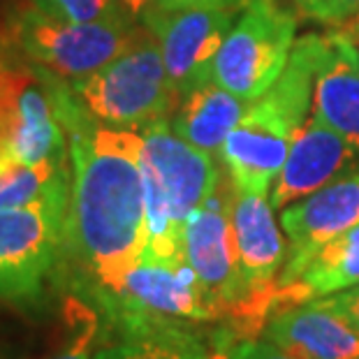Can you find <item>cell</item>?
I'll return each instance as SVG.
<instances>
[{
    "mask_svg": "<svg viewBox=\"0 0 359 359\" xmlns=\"http://www.w3.org/2000/svg\"><path fill=\"white\" fill-rule=\"evenodd\" d=\"M90 118L77 102L67 111L72 188L65 239L109 299L149 243L144 137L133 128L93 126Z\"/></svg>",
    "mask_w": 359,
    "mask_h": 359,
    "instance_id": "6da1fadb",
    "label": "cell"
},
{
    "mask_svg": "<svg viewBox=\"0 0 359 359\" xmlns=\"http://www.w3.org/2000/svg\"><path fill=\"white\" fill-rule=\"evenodd\" d=\"M74 95L90 116L116 128L147 126L177 107L163 49L147 26L133 30L116 58L74 81Z\"/></svg>",
    "mask_w": 359,
    "mask_h": 359,
    "instance_id": "7a4b0ae2",
    "label": "cell"
},
{
    "mask_svg": "<svg viewBox=\"0 0 359 359\" xmlns=\"http://www.w3.org/2000/svg\"><path fill=\"white\" fill-rule=\"evenodd\" d=\"M126 336L151 332H195L225 316L186 257L144 253L118 294L107 299Z\"/></svg>",
    "mask_w": 359,
    "mask_h": 359,
    "instance_id": "3957f363",
    "label": "cell"
},
{
    "mask_svg": "<svg viewBox=\"0 0 359 359\" xmlns=\"http://www.w3.org/2000/svg\"><path fill=\"white\" fill-rule=\"evenodd\" d=\"M297 19L278 0H250L227 33L211 79L246 102L273 86L294 47Z\"/></svg>",
    "mask_w": 359,
    "mask_h": 359,
    "instance_id": "277c9868",
    "label": "cell"
},
{
    "mask_svg": "<svg viewBox=\"0 0 359 359\" xmlns=\"http://www.w3.org/2000/svg\"><path fill=\"white\" fill-rule=\"evenodd\" d=\"M70 95L26 67L0 65V158L37 165L65 160Z\"/></svg>",
    "mask_w": 359,
    "mask_h": 359,
    "instance_id": "5b68a950",
    "label": "cell"
},
{
    "mask_svg": "<svg viewBox=\"0 0 359 359\" xmlns=\"http://www.w3.org/2000/svg\"><path fill=\"white\" fill-rule=\"evenodd\" d=\"M67 213L70 195L0 209V299L30 304L42 294L67 234Z\"/></svg>",
    "mask_w": 359,
    "mask_h": 359,
    "instance_id": "8992f818",
    "label": "cell"
},
{
    "mask_svg": "<svg viewBox=\"0 0 359 359\" xmlns=\"http://www.w3.org/2000/svg\"><path fill=\"white\" fill-rule=\"evenodd\" d=\"M133 21L70 24L24 10L14 19V40L44 72L79 81L114 60L133 37Z\"/></svg>",
    "mask_w": 359,
    "mask_h": 359,
    "instance_id": "52a82bcc",
    "label": "cell"
},
{
    "mask_svg": "<svg viewBox=\"0 0 359 359\" xmlns=\"http://www.w3.org/2000/svg\"><path fill=\"white\" fill-rule=\"evenodd\" d=\"M236 193L239 190L225 170L216 190L206 197L200 209L190 213L183 227L186 259L230 320L239 316L253 297L241 276L239 250H236L232 220Z\"/></svg>",
    "mask_w": 359,
    "mask_h": 359,
    "instance_id": "ba28073f",
    "label": "cell"
},
{
    "mask_svg": "<svg viewBox=\"0 0 359 359\" xmlns=\"http://www.w3.org/2000/svg\"><path fill=\"white\" fill-rule=\"evenodd\" d=\"M142 21L160 42L167 79L179 102L188 90L211 79L213 60L234 26V12L163 10L154 5Z\"/></svg>",
    "mask_w": 359,
    "mask_h": 359,
    "instance_id": "9c48e42d",
    "label": "cell"
},
{
    "mask_svg": "<svg viewBox=\"0 0 359 359\" xmlns=\"http://www.w3.org/2000/svg\"><path fill=\"white\" fill-rule=\"evenodd\" d=\"M280 225L290 239V259L276 285H290L327 241L359 225V172L334 179L304 200L285 206Z\"/></svg>",
    "mask_w": 359,
    "mask_h": 359,
    "instance_id": "30bf717a",
    "label": "cell"
},
{
    "mask_svg": "<svg viewBox=\"0 0 359 359\" xmlns=\"http://www.w3.org/2000/svg\"><path fill=\"white\" fill-rule=\"evenodd\" d=\"M140 133L144 137V160L156 172L174 223L183 232L190 213L216 190L223 170H218L209 151L193 147L174 133L170 121H151Z\"/></svg>",
    "mask_w": 359,
    "mask_h": 359,
    "instance_id": "8fae6325",
    "label": "cell"
},
{
    "mask_svg": "<svg viewBox=\"0 0 359 359\" xmlns=\"http://www.w3.org/2000/svg\"><path fill=\"white\" fill-rule=\"evenodd\" d=\"M353 144L323 118L311 114L299 135L294 137L285 165L271 186V206L283 211L285 206L325 188L341 172H346V167L353 163Z\"/></svg>",
    "mask_w": 359,
    "mask_h": 359,
    "instance_id": "7c38bea8",
    "label": "cell"
},
{
    "mask_svg": "<svg viewBox=\"0 0 359 359\" xmlns=\"http://www.w3.org/2000/svg\"><path fill=\"white\" fill-rule=\"evenodd\" d=\"M297 135L250 102L246 114L220 147L225 170L236 190L257 195L269 193Z\"/></svg>",
    "mask_w": 359,
    "mask_h": 359,
    "instance_id": "4fadbf2b",
    "label": "cell"
},
{
    "mask_svg": "<svg viewBox=\"0 0 359 359\" xmlns=\"http://www.w3.org/2000/svg\"><path fill=\"white\" fill-rule=\"evenodd\" d=\"M313 114L359 151V51L348 30L325 35L313 86Z\"/></svg>",
    "mask_w": 359,
    "mask_h": 359,
    "instance_id": "5bb4252c",
    "label": "cell"
},
{
    "mask_svg": "<svg viewBox=\"0 0 359 359\" xmlns=\"http://www.w3.org/2000/svg\"><path fill=\"white\" fill-rule=\"evenodd\" d=\"M264 336L297 359H359V334L311 302L278 311L264 327Z\"/></svg>",
    "mask_w": 359,
    "mask_h": 359,
    "instance_id": "9a60e30c",
    "label": "cell"
},
{
    "mask_svg": "<svg viewBox=\"0 0 359 359\" xmlns=\"http://www.w3.org/2000/svg\"><path fill=\"white\" fill-rule=\"evenodd\" d=\"M232 220L241 276L253 294L266 292L276 285V273L285 259V241L273 206L266 195L236 193Z\"/></svg>",
    "mask_w": 359,
    "mask_h": 359,
    "instance_id": "2e32d148",
    "label": "cell"
},
{
    "mask_svg": "<svg viewBox=\"0 0 359 359\" xmlns=\"http://www.w3.org/2000/svg\"><path fill=\"white\" fill-rule=\"evenodd\" d=\"M246 100L209 79L188 90L174 107L172 130L202 151H220L227 135L236 128L248 109Z\"/></svg>",
    "mask_w": 359,
    "mask_h": 359,
    "instance_id": "e0dca14e",
    "label": "cell"
},
{
    "mask_svg": "<svg viewBox=\"0 0 359 359\" xmlns=\"http://www.w3.org/2000/svg\"><path fill=\"white\" fill-rule=\"evenodd\" d=\"M359 285V225L327 241L290 285H276V306L302 304L330 297ZM280 309V311H283Z\"/></svg>",
    "mask_w": 359,
    "mask_h": 359,
    "instance_id": "ac0fdd59",
    "label": "cell"
},
{
    "mask_svg": "<svg viewBox=\"0 0 359 359\" xmlns=\"http://www.w3.org/2000/svg\"><path fill=\"white\" fill-rule=\"evenodd\" d=\"M70 188L65 160L28 165L21 160L0 158V209H17L70 195Z\"/></svg>",
    "mask_w": 359,
    "mask_h": 359,
    "instance_id": "d6986e66",
    "label": "cell"
},
{
    "mask_svg": "<svg viewBox=\"0 0 359 359\" xmlns=\"http://www.w3.org/2000/svg\"><path fill=\"white\" fill-rule=\"evenodd\" d=\"M95 359H206V350L195 332H151L126 336L97 350Z\"/></svg>",
    "mask_w": 359,
    "mask_h": 359,
    "instance_id": "ffe728a7",
    "label": "cell"
},
{
    "mask_svg": "<svg viewBox=\"0 0 359 359\" xmlns=\"http://www.w3.org/2000/svg\"><path fill=\"white\" fill-rule=\"evenodd\" d=\"M30 7L44 17L70 21V24L133 21L118 0H30Z\"/></svg>",
    "mask_w": 359,
    "mask_h": 359,
    "instance_id": "44dd1931",
    "label": "cell"
},
{
    "mask_svg": "<svg viewBox=\"0 0 359 359\" xmlns=\"http://www.w3.org/2000/svg\"><path fill=\"white\" fill-rule=\"evenodd\" d=\"M95 339H97V316L88 309H74V327L65 343L56 353L44 359H95Z\"/></svg>",
    "mask_w": 359,
    "mask_h": 359,
    "instance_id": "7402d4cb",
    "label": "cell"
},
{
    "mask_svg": "<svg viewBox=\"0 0 359 359\" xmlns=\"http://www.w3.org/2000/svg\"><path fill=\"white\" fill-rule=\"evenodd\" d=\"M311 304H316V306L325 311H332L334 316H339L343 323H348L359 334V285L330 297H320V299H313Z\"/></svg>",
    "mask_w": 359,
    "mask_h": 359,
    "instance_id": "603a6c76",
    "label": "cell"
},
{
    "mask_svg": "<svg viewBox=\"0 0 359 359\" xmlns=\"http://www.w3.org/2000/svg\"><path fill=\"white\" fill-rule=\"evenodd\" d=\"M232 359H297L271 341H241L239 346L232 348Z\"/></svg>",
    "mask_w": 359,
    "mask_h": 359,
    "instance_id": "cb8c5ba5",
    "label": "cell"
},
{
    "mask_svg": "<svg viewBox=\"0 0 359 359\" xmlns=\"http://www.w3.org/2000/svg\"><path fill=\"white\" fill-rule=\"evenodd\" d=\"M250 3V0H156V7L163 10H227V12H239ZM154 7V5H151Z\"/></svg>",
    "mask_w": 359,
    "mask_h": 359,
    "instance_id": "d4e9b609",
    "label": "cell"
},
{
    "mask_svg": "<svg viewBox=\"0 0 359 359\" xmlns=\"http://www.w3.org/2000/svg\"><path fill=\"white\" fill-rule=\"evenodd\" d=\"M359 17V0H327L320 21L327 24H341V21Z\"/></svg>",
    "mask_w": 359,
    "mask_h": 359,
    "instance_id": "484cf974",
    "label": "cell"
},
{
    "mask_svg": "<svg viewBox=\"0 0 359 359\" xmlns=\"http://www.w3.org/2000/svg\"><path fill=\"white\" fill-rule=\"evenodd\" d=\"M121 5H123V10L130 19H142L144 12L149 10L151 5H156V0H118Z\"/></svg>",
    "mask_w": 359,
    "mask_h": 359,
    "instance_id": "4316f807",
    "label": "cell"
},
{
    "mask_svg": "<svg viewBox=\"0 0 359 359\" xmlns=\"http://www.w3.org/2000/svg\"><path fill=\"white\" fill-rule=\"evenodd\" d=\"M290 3H292L299 12L309 14V17L320 19V14H323L327 0H290Z\"/></svg>",
    "mask_w": 359,
    "mask_h": 359,
    "instance_id": "83f0119b",
    "label": "cell"
},
{
    "mask_svg": "<svg viewBox=\"0 0 359 359\" xmlns=\"http://www.w3.org/2000/svg\"><path fill=\"white\" fill-rule=\"evenodd\" d=\"M206 359H232V346L230 339H220L213 353H206Z\"/></svg>",
    "mask_w": 359,
    "mask_h": 359,
    "instance_id": "f1b7e54d",
    "label": "cell"
},
{
    "mask_svg": "<svg viewBox=\"0 0 359 359\" xmlns=\"http://www.w3.org/2000/svg\"><path fill=\"white\" fill-rule=\"evenodd\" d=\"M348 33H350V37L355 40V44H357V51H359V17L353 21V26L348 28Z\"/></svg>",
    "mask_w": 359,
    "mask_h": 359,
    "instance_id": "f546056e",
    "label": "cell"
}]
</instances>
